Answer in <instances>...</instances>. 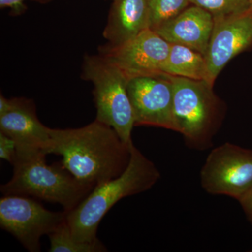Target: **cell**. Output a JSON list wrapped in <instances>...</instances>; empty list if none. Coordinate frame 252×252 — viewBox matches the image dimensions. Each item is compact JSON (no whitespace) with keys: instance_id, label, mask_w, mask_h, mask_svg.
<instances>
[{"instance_id":"21","label":"cell","mask_w":252,"mask_h":252,"mask_svg":"<svg viewBox=\"0 0 252 252\" xmlns=\"http://www.w3.org/2000/svg\"><path fill=\"white\" fill-rule=\"evenodd\" d=\"M250 3H251V5H252V0H250Z\"/></svg>"},{"instance_id":"20","label":"cell","mask_w":252,"mask_h":252,"mask_svg":"<svg viewBox=\"0 0 252 252\" xmlns=\"http://www.w3.org/2000/svg\"><path fill=\"white\" fill-rule=\"evenodd\" d=\"M26 0H0L1 9H11L14 14H21L25 10L24 1Z\"/></svg>"},{"instance_id":"10","label":"cell","mask_w":252,"mask_h":252,"mask_svg":"<svg viewBox=\"0 0 252 252\" xmlns=\"http://www.w3.org/2000/svg\"><path fill=\"white\" fill-rule=\"evenodd\" d=\"M252 46V6L239 14L215 18L205 57L206 81L213 86L225 66L237 55Z\"/></svg>"},{"instance_id":"22","label":"cell","mask_w":252,"mask_h":252,"mask_svg":"<svg viewBox=\"0 0 252 252\" xmlns=\"http://www.w3.org/2000/svg\"><path fill=\"white\" fill-rule=\"evenodd\" d=\"M251 252H252V250H251Z\"/></svg>"},{"instance_id":"14","label":"cell","mask_w":252,"mask_h":252,"mask_svg":"<svg viewBox=\"0 0 252 252\" xmlns=\"http://www.w3.org/2000/svg\"><path fill=\"white\" fill-rule=\"evenodd\" d=\"M162 70L169 75L205 81L206 59L203 54L187 46L170 44L168 56Z\"/></svg>"},{"instance_id":"17","label":"cell","mask_w":252,"mask_h":252,"mask_svg":"<svg viewBox=\"0 0 252 252\" xmlns=\"http://www.w3.org/2000/svg\"><path fill=\"white\" fill-rule=\"evenodd\" d=\"M190 4L202 8L214 18L243 12L252 7L250 0H190Z\"/></svg>"},{"instance_id":"1","label":"cell","mask_w":252,"mask_h":252,"mask_svg":"<svg viewBox=\"0 0 252 252\" xmlns=\"http://www.w3.org/2000/svg\"><path fill=\"white\" fill-rule=\"evenodd\" d=\"M46 155L63 157L64 166L81 182L95 187L125 171L131 149L111 126L94 120L79 128H49Z\"/></svg>"},{"instance_id":"15","label":"cell","mask_w":252,"mask_h":252,"mask_svg":"<svg viewBox=\"0 0 252 252\" xmlns=\"http://www.w3.org/2000/svg\"><path fill=\"white\" fill-rule=\"evenodd\" d=\"M49 252H104L107 249L99 240L93 243H81L73 238L67 220L49 235Z\"/></svg>"},{"instance_id":"2","label":"cell","mask_w":252,"mask_h":252,"mask_svg":"<svg viewBox=\"0 0 252 252\" xmlns=\"http://www.w3.org/2000/svg\"><path fill=\"white\" fill-rule=\"evenodd\" d=\"M41 149L17 146L12 178L0 187L3 195L32 196L58 203L72 211L92 191L94 186L81 182L62 161L47 165Z\"/></svg>"},{"instance_id":"11","label":"cell","mask_w":252,"mask_h":252,"mask_svg":"<svg viewBox=\"0 0 252 252\" xmlns=\"http://www.w3.org/2000/svg\"><path fill=\"white\" fill-rule=\"evenodd\" d=\"M214 26L212 14L192 4L153 31L170 44L187 46L205 56Z\"/></svg>"},{"instance_id":"6","label":"cell","mask_w":252,"mask_h":252,"mask_svg":"<svg viewBox=\"0 0 252 252\" xmlns=\"http://www.w3.org/2000/svg\"><path fill=\"white\" fill-rule=\"evenodd\" d=\"M207 193L240 200L252 187V149L225 142L212 149L200 171Z\"/></svg>"},{"instance_id":"4","label":"cell","mask_w":252,"mask_h":252,"mask_svg":"<svg viewBox=\"0 0 252 252\" xmlns=\"http://www.w3.org/2000/svg\"><path fill=\"white\" fill-rule=\"evenodd\" d=\"M167 75L173 87L176 132L191 148H210L223 122L224 104L206 81Z\"/></svg>"},{"instance_id":"7","label":"cell","mask_w":252,"mask_h":252,"mask_svg":"<svg viewBox=\"0 0 252 252\" xmlns=\"http://www.w3.org/2000/svg\"><path fill=\"white\" fill-rule=\"evenodd\" d=\"M67 212H52L28 196L4 195L0 200V226L31 252H40V238L66 220Z\"/></svg>"},{"instance_id":"16","label":"cell","mask_w":252,"mask_h":252,"mask_svg":"<svg viewBox=\"0 0 252 252\" xmlns=\"http://www.w3.org/2000/svg\"><path fill=\"white\" fill-rule=\"evenodd\" d=\"M148 3L152 30L178 16L191 4L190 0H148Z\"/></svg>"},{"instance_id":"9","label":"cell","mask_w":252,"mask_h":252,"mask_svg":"<svg viewBox=\"0 0 252 252\" xmlns=\"http://www.w3.org/2000/svg\"><path fill=\"white\" fill-rule=\"evenodd\" d=\"M135 126H152L175 131L173 87L166 74L135 77L127 81Z\"/></svg>"},{"instance_id":"3","label":"cell","mask_w":252,"mask_h":252,"mask_svg":"<svg viewBox=\"0 0 252 252\" xmlns=\"http://www.w3.org/2000/svg\"><path fill=\"white\" fill-rule=\"evenodd\" d=\"M160 178L155 164L134 145L125 171L96 186L78 206L67 213L66 220L73 238L81 243L98 240L99 223L112 207L123 198L149 190Z\"/></svg>"},{"instance_id":"23","label":"cell","mask_w":252,"mask_h":252,"mask_svg":"<svg viewBox=\"0 0 252 252\" xmlns=\"http://www.w3.org/2000/svg\"><path fill=\"white\" fill-rule=\"evenodd\" d=\"M113 1H114V0H113Z\"/></svg>"},{"instance_id":"19","label":"cell","mask_w":252,"mask_h":252,"mask_svg":"<svg viewBox=\"0 0 252 252\" xmlns=\"http://www.w3.org/2000/svg\"><path fill=\"white\" fill-rule=\"evenodd\" d=\"M244 212L252 224V187L245 195L238 200Z\"/></svg>"},{"instance_id":"18","label":"cell","mask_w":252,"mask_h":252,"mask_svg":"<svg viewBox=\"0 0 252 252\" xmlns=\"http://www.w3.org/2000/svg\"><path fill=\"white\" fill-rule=\"evenodd\" d=\"M17 152V144L15 140L0 132V158L12 164Z\"/></svg>"},{"instance_id":"12","label":"cell","mask_w":252,"mask_h":252,"mask_svg":"<svg viewBox=\"0 0 252 252\" xmlns=\"http://www.w3.org/2000/svg\"><path fill=\"white\" fill-rule=\"evenodd\" d=\"M0 132L12 138L17 146L41 149L44 154L51 139L49 127L38 119L34 102L23 97L10 99L9 109L0 116Z\"/></svg>"},{"instance_id":"8","label":"cell","mask_w":252,"mask_h":252,"mask_svg":"<svg viewBox=\"0 0 252 252\" xmlns=\"http://www.w3.org/2000/svg\"><path fill=\"white\" fill-rule=\"evenodd\" d=\"M170 44L158 34L147 28L122 45L105 44L99 48V54L117 66L127 80L135 77L164 74Z\"/></svg>"},{"instance_id":"13","label":"cell","mask_w":252,"mask_h":252,"mask_svg":"<svg viewBox=\"0 0 252 252\" xmlns=\"http://www.w3.org/2000/svg\"><path fill=\"white\" fill-rule=\"evenodd\" d=\"M103 36L107 45H122L150 28L148 0H114Z\"/></svg>"},{"instance_id":"5","label":"cell","mask_w":252,"mask_h":252,"mask_svg":"<svg viewBox=\"0 0 252 252\" xmlns=\"http://www.w3.org/2000/svg\"><path fill=\"white\" fill-rule=\"evenodd\" d=\"M82 77L94 86L96 120L111 126L127 147H133L135 117L127 93V78L100 54L84 57Z\"/></svg>"}]
</instances>
